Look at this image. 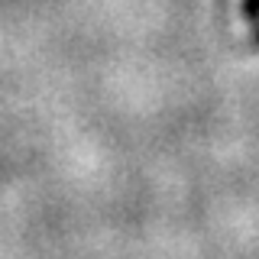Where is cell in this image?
I'll use <instances>...</instances> for the list:
<instances>
[{
	"label": "cell",
	"instance_id": "6da1fadb",
	"mask_svg": "<svg viewBox=\"0 0 259 259\" xmlns=\"http://www.w3.org/2000/svg\"><path fill=\"white\" fill-rule=\"evenodd\" d=\"M240 13L249 23V29L259 26V0H240Z\"/></svg>",
	"mask_w": 259,
	"mask_h": 259
}]
</instances>
